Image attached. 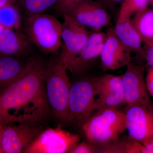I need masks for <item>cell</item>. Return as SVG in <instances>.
I'll return each instance as SVG.
<instances>
[{
    "mask_svg": "<svg viewBox=\"0 0 153 153\" xmlns=\"http://www.w3.org/2000/svg\"><path fill=\"white\" fill-rule=\"evenodd\" d=\"M62 23L54 16L41 13L27 17L25 34L38 49L46 54L55 53L62 44Z\"/></svg>",
    "mask_w": 153,
    "mask_h": 153,
    "instance_id": "obj_4",
    "label": "cell"
},
{
    "mask_svg": "<svg viewBox=\"0 0 153 153\" xmlns=\"http://www.w3.org/2000/svg\"><path fill=\"white\" fill-rule=\"evenodd\" d=\"M94 79L83 78L71 85L68 98V121L82 126L94 112Z\"/></svg>",
    "mask_w": 153,
    "mask_h": 153,
    "instance_id": "obj_6",
    "label": "cell"
},
{
    "mask_svg": "<svg viewBox=\"0 0 153 153\" xmlns=\"http://www.w3.org/2000/svg\"><path fill=\"white\" fill-rule=\"evenodd\" d=\"M143 153H153V142L149 144L144 145Z\"/></svg>",
    "mask_w": 153,
    "mask_h": 153,
    "instance_id": "obj_28",
    "label": "cell"
},
{
    "mask_svg": "<svg viewBox=\"0 0 153 153\" xmlns=\"http://www.w3.org/2000/svg\"><path fill=\"white\" fill-rule=\"evenodd\" d=\"M63 17L61 38L64 47L59 59L70 71L74 60L86 44L90 34L85 26L66 15H63Z\"/></svg>",
    "mask_w": 153,
    "mask_h": 153,
    "instance_id": "obj_9",
    "label": "cell"
},
{
    "mask_svg": "<svg viewBox=\"0 0 153 153\" xmlns=\"http://www.w3.org/2000/svg\"><path fill=\"white\" fill-rule=\"evenodd\" d=\"M126 67L122 75L125 104L143 107L153 111V103L146 84L144 67L131 61Z\"/></svg>",
    "mask_w": 153,
    "mask_h": 153,
    "instance_id": "obj_7",
    "label": "cell"
},
{
    "mask_svg": "<svg viewBox=\"0 0 153 153\" xmlns=\"http://www.w3.org/2000/svg\"><path fill=\"white\" fill-rule=\"evenodd\" d=\"M57 11L85 27L98 31L109 25L111 16L107 9L96 0L71 1L59 0Z\"/></svg>",
    "mask_w": 153,
    "mask_h": 153,
    "instance_id": "obj_5",
    "label": "cell"
},
{
    "mask_svg": "<svg viewBox=\"0 0 153 153\" xmlns=\"http://www.w3.org/2000/svg\"><path fill=\"white\" fill-rule=\"evenodd\" d=\"M95 152L94 149L85 143H78L69 150L68 153H91Z\"/></svg>",
    "mask_w": 153,
    "mask_h": 153,
    "instance_id": "obj_23",
    "label": "cell"
},
{
    "mask_svg": "<svg viewBox=\"0 0 153 153\" xmlns=\"http://www.w3.org/2000/svg\"><path fill=\"white\" fill-rule=\"evenodd\" d=\"M4 28L3 27H1V26L0 25V30H3V29H4Z\"/></svg>",
    "mask_w": 153,
    "mask_h": 153,
    "instance_id": "obj_33",
    "label": "cell"
},
{
    "mask_svg": "<svg viewBox=\"0 0 153 153\" xmlns=\"http://www.w3.org/2000/svg\"><path fill=\"white\" fill-rule=\"evenodd\" d=\"M126 130L129 137L144 145L153 142V111L146 108L126 105Z\"/></svg>",
    "mask_w": 153,
    "mask_h": 153,
    "instance_id": "obj_11",
    "label": "cell"
},
{
    "mask_svg": "<svg viewBox=\"0 0 153 153\" xmlns=\"http://www.w3.org/2000/svg\"><path fill=\"white\" fill-rule=\"evenodd\" d=\"M151 4H152V5L153 7V0H152V1H151Z\"/></svg>",
    "mask_w": 153,
    "mask_h": 153,
    "instance_id": "obj_34",
    "label": "cell"
},
{
    "mask_svg": "<svg viewBox=\"0 0 153 153\" xmlns=\"http://www.w3.org/2000/svg\"><path fill=\"white\" fill-rule=\"evenodd\" d=\"M3 129L1 131H0V153H3L1 146V136L2 133Z\"/></svg>",
    "mask_w": 153,
    "mask_h": 153,
    "instance_id": "obj_30",
    "label": "cell"
},
{
    "mask_svg": "<svg viewBox=\"0 0 153 153\" xmlns=\"http://www.w3.org/2000/svg\"><path fill=\"white\" fill-rule=\"evenodd\" d=\"M68 1H78L81 0H68Z\"/></svg>",
    "mask_w": 153,
    "mask_h": 153,
    "instance_id": "obj_32",
    "label": "cell"
},
{
    "mask_svg": "<svg viewBox=\"0 0 153 153\" xmlns=\"http://www.w3.org/2000/svg\"><path fill=\"white\" fill-rule=\"evenodd\" d=\"M67 68L59 59L47 66L44 75L46 94L50 111L57 120L68 122V103L71 84Z\"/></svg>",
    "mask_w": 153,
    "mask_h": 153,
    "instance_id": "obj_3",
    "label": "cell"
},
{
    "mask_svg": "<svg viewBox=\"0 0 153 153\" xmlns=\"http://www.w3.org/2000/svg\"><path fill=\"white\" fill-rule=\"evenodd\" d=\"M21 24L20 13L13 4H8L0 8V25L4 29L17 30Z\"/></svg>",
    "mask_w": 153,
    "mask_h": 153,
    "instance_id": "obj_19",
    "label": "cell"
},
{
    "mask_svg": "<svg viewBox=\"0 0 153 153\" xmlns=\"http://www.w3.org/2000/svg\"><path fill=\"white\" fill-rule=\"evenodd\" d=\"M101 3L106 8H112L119 3L123 2L125 0H96Z\"/></svg>",
    "mask_w": 153,
    "mask_h": 153,
    "instance_id": "obj_27",
    "label": "cell"
},
{
    "mask_svg": "<svg viewBox=\"0 0 153 153\" xmlns=\"http://www.w3.org/2000/svg\"><path fill=\"white\" fill-rule=\"evenodd\" d=\"M152 0H125L121 3L119 13L129 17L147 7Z\"/></svg>",
    "mask_w": 153,
    "mask_h": 153,
    "instance_id": "obj_21",
    "label": "cell"
},
{
    "mask_svg": "<svg viewBox=\"0 0 153 153\" xmlns=\"http://www.w3.org/2000/svg\"><path fill=\"white\" fill-rule=\"evenodd\" d=\"M17 56L0 55V94L19 79L26 67Z\"/></svg>",
    "mask_w": 153,
    "mask_h": 153,
    "instance_id": "obj_17",
    "label": "cell"
},
{
    "mask_svg": "<svg viewBox=\"0 0 153 153\" xmlns=\"http://www.w3.org/2000/svg\"><path fill=\"white\" fill-rule=\"evenodd\" d=\"M35 123H22L18 125L5 126L1 136L3 153L23 152L43 131Z\"/></svg>",
    "mask_w": 153,
    "mask_h": 153,
    "instance_id": "obj_12",
    "label": "cell"
},
{
    "mask_svg": "<svg viewBox=\"0 0 153 153\" xmlns=\"http://www.w3.org/2000/svg\"><path fill=\"white\" fill-rule=\"evenodd\" d=\"M131 21L143 42L153 44V9H143L134 14Z\"/></svg>",
    "mask_w": 153,
    "mask_h": 153,
    "instance_id": "obj_18",
    "label": "cell"
},
{
    "mask_svg": "<svg viewBox=\"0 0 153 153\" xmlns=\"http://www.w3.org/2000/svg\"><path fill=\"white\" fill-rule=\"evenodd\" d=\"M95 99L94 112L120 107L125 103L122 75L105 74L94 79Z\"/></svg>",
    "mask_w": 153,
    "mask_h": 153,
    "instance_id": "obj_10",
    "label": "cell"
},
{
    "mask_svg": "<svg viewBox=\"0 0 153 153\" xmlns=\"http://www.w3.org/2000/svg\"><path fill=\"white\" fill-rule=\"evenodd\" d=\"M146 84L150 95L153 97V69L149 68L146 77Z\"/></svg>",
    "mask_w": 153,
    "mask_h": 153,
    "instance_id": "obj_25",
    "label": "cell"
},
{
    "mask_svg": "<svg viewBox=\"0 0 153 153\" xmlns=\"http://www.w3.org/2000/svg\"><path fill=\"white\" fill-rule=\"evenodd\" d=\"M15 123L17 122L14 118L5 114L0 110V125L5 126Z\"/></svg>",
    "mask_w": 153,
    "mask_h": 153,
    "instance_id": "obj_26",
    "label": "cell"
},
{
    "mask_svg": "<svg viewBox=\"0 0 153 153\" xmlns=\"http://www.w3.org/2000/svg\"><path fill=\"white\" fill-rule=\"evenodd\" d=\"M47 67L40 59H29L22 75L0 94V110L17 123L45 119L50 111L44 80Z\"/></svg>",
    "mask_w": 153,
    "mask_h": 153,
    "instance_id": "obj_1",
    "label": "cell"
},
{
    "mask_svg": "<svg viewBox=\"0 0 153 153\" xmlns=\"http://www.w3.org/2000/svg\"><path fill=\"white\" fill-rule=\"evenodd\" d=\"M105 34L101 32H96L90 34L85 45L77 55L73 63L70 72L79 74L85 71L100 54Z\"/></svg>",
    "mask_w": 153,
    "mask_h": 153,
    "instance_id": "obj_16",
    "label": "cell"
},
{
    "mask_svg": "<svg viewBox=\"0 0 153 153\" xmlns=\"http://www.w3.org/2000/svg\"><path fill=\"white\" fill-rule=\"evenodd\" d=\"M115 34L124 44L139 57L145 60L146 52L143 41L132 22L130 17L119 13Z\"/></svg>",
    "mask_w": 153,
    "mask_h": 153,
    "instance_id": "obj_15",
    "label": "cell"
},
{
    "mask_svg": "<svg viewBox=\"0 0 153 153\" xmlns=\"http://www.w3.org/2000/svg\"><path fill=\"white\" fill-rule=\"evenodd\" d=\"M59 0H20L22 10L27 17L43 13L51 7L56 6Z\"/></svg>",
    "mask_w": 153,
    "mask_h": 153,
    "instance_id": "obj_20",
    "label": "cell"
},
{
    "mask_svg": "<svg viewBox=\"0 0 153 153\" xmlns=\"http://www.w3.org/2000/svg\"><path fill=\"white\" fill-rule=\"evenodd\" d=\"M33 45L27 36L21 32L8 29L0 30V55L27 56Z\"/></svg>",
    "mask_w": 153,
    "mask_h": 153,
    "instance_id": "obj_14",
    "label": "cell"
},
{
    "mask_svg": "<svg viewBox=\"0 0 153 153\" xmlns=\"http://www.w3.org/2000/svg\"><path fill=\"white\" fill-rule=\"evenodd\" d=\"M4 126H5L1 125H0V131H1L2 129L3 128H4Z\"/></svg>",
    "mask_w": 153,
    "mask_h": 153,
    "instance_id": "obj_31",
    "label": "cell"
},
{
    "mask_svg": "<svg viewBox=\"0 0 153 153\" xmlns=\"http://www.w3.org/2000/svg\"><path fill=\"white\" fill-rule=\"evenodd\" d=\"M144 145L131 139L117 141L116 150L117 153H143Z\"/></svg>",
    "mask_w": 153,
    "mask_h": 153,
    "instance_id": "obj_22",
    "label": "cell"
},
{
    "mask_svg": "<svg viewBox=\"0 0 153 153\" xmlns=\"http://www.w3.org/2000/svg\"><path fill=\"white\" fill-rule=\"evenodd\" d=\"M146 52L145 60L149 68L153 69V44H144Z\"/></svg>",
    "mask_w": 153,
    "mask_h": 153,
    "instance_id": "obj_24",
    "label": "cell"
},
{
    "mask_svg": "<svg viewBox=\"0 0 153 153\" xmlns=\"http://www.w3.org/2000/svg\"><path fill=\"white\" fill-rule=\"evenodd\" d=\"M79 140L78 135L66 131L61 127L48 128L41 132L23 153L68 152Z\"/></svg>",
    "mask_w": 153,
    "mask_h": 153,
    "instance_id": "obj_8",
    "label": "cell"
},
{
    "mask_svg": "<svg viewBox=\"0 0 153 153\" xmlns=\"http://www.w3.org/2000/svg\"><path fill=\"white\" fill-rule=\"evenodd\" d=\"M81 126L86 139L91 143L110 144L117 140L126 131L125 113L116 108L97 111Z\"/></svg>",
    "mask_w": 153,
    "mask_h": 153,
    "instance_id": "obj_2",
    "label": "cell"
},
{
    "mask_svg": "<svg viewBox=\"0 0 153 153\" xmlns=\"http://www.w3.org/2000/svg\"><path fill=\"white\" fill-rule=\"evenodd\" d=\"M15 0H0V8L10 4H13Z\"/></svg>",
    "mask_w": 153,
    "mask_h": 153,
    "instance_id": "obj_29",
    "label": "cell"
},
{
    "mask_svg": "<svg viewBox=\"0 0 153 153\" xmlns=\"http://www.w3.org/2000/svg\"><path fill=\"white\" fill-rule=\"evenodd\" d=\"M132 52L117 38L114 30L105 34V40L100 54V64L104 71L114 70L126 66L131 62Z\"/></svg>",
    "mask_w": 153,
    "mask_h": 153,
    "instance_id": "obj_13",
    "label": "cell"
}]
</instances>
